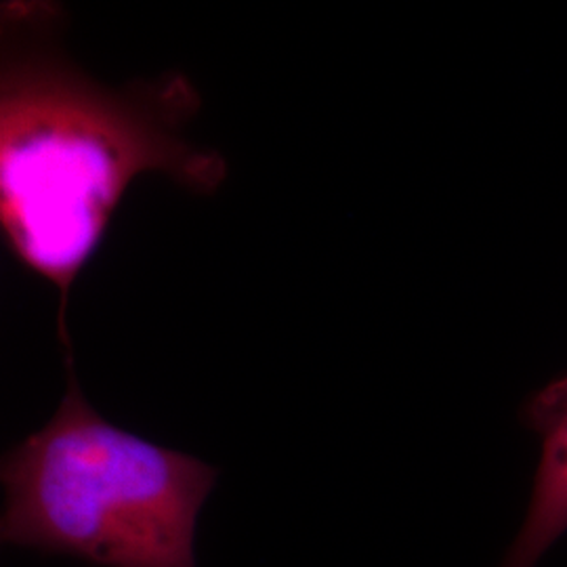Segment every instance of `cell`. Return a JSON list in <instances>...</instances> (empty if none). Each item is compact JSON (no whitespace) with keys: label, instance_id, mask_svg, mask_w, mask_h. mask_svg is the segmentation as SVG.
I'll list each match as a JSON object with an SVG mask.
<instances>
[{"label":"cell","instance_id":"obj_1","mask_svg":"<svg viewBox=\"0 0 567 567\" xmlns=\"http://www.w3.org/2000/svg\"><path fill=\"white\" fill-rule=\"evenodd\" d=\"M53 2L0 13V227L18 264L60 295L58 339L74 362L68 301L131 183L161 173L192 194L227 177L217 152L183 137L200 93L182 72L107 89L61 47Z\"/></svg>","mask_w":567,"mask_h":567},{"label":"cell","instance_id":"obj_2","mask_svg":"<svg viewBox=\"0 0 567 567\" xmlns=\"http://www.w3.org/2000/svg\"><path fill=\"white\" fill-rule=\"evenodd\" d=\"M65 370L51 421L2 454V545L97 567H198V517L219 471L110 423Z\"/></svg>","mask_w":567,"mask_h":567},{"label":"cell","instance_id":"obj_3","mask_svg":"<svg viewBox=\"0 0 567 567\" xmlns=\"http://www.w3.org/2000/svg\"><path fill=\"white\" fill-rule=\"evenodd\" d=\"M543 437L526 519L503 567H538L567 532V377L540 391L526 410Z\"/></svg>","mask_w":567,"mask_h":567}]
</instances>
